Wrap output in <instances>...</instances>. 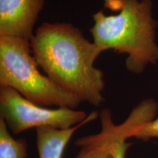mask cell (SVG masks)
I'll return each instance as SVG.
<instances>
[{
  "mask_svg": "<svg viewBox=\"0 0 158 158\" xmlns=\"http://www.w3.org/2000/svg\"><path fill=\"white\" fill-rule=\"evenodd\" d=\"M31 48L40 68L81 102L99 106L104 101V74L94 66L102 53L70 23H42L35 31Z\"/></svg>",
  "mask_w": 158,
  "mask_h": 158,
  "instance_id": "cell-1",
  "label": "cell"
},
{
  "mask_svg": "<svg viewBox=\"0 0 158 158\" xmlns=\"http://www.w3.org/2000/svg\"><path fill=\"white\" fill-rule=\"evenodd\" d=\"M104 5L118 13L106 15L100 10L92 15L90 32L98 48L102 52L111 49L127 54L125 67L133 73H141L148 64H157L158 45L155 42L152 0H104Z\"/></svg>",
  "mask_w": 158,
  "mask_h": 158,
  "instance_id": "cell-2",
  "label": "cell"
},
{
  "mask_svg": "<svg viewBox=\"0 0 158 158\" xmlns=\"http://www.w3.org/2000/svg\"><path fill=\"white\" fill-rule=\"evenodd\" d=\"M39 68L30 41L0 36V86L13 89L39 106L76 109L81 101L41 73Z\"/></svg>",
  "mask_w": 158,
  "mask_h": 158,
  "instance_id": "cell-3",
  "label": "cell"
},
{
  "mask_svg": "<svg viewBox=\"0 0 158 158\" xmlns=\"http://www.w3.org/2000/svg\"><path fill=\"white\" fill-rule=\"evenodd\" d=\"M88 116L83 110L70 108L51 109L39 106L13 89L0 86V118L15 135L42 127L68 129L84 122Z\"/></svg>",
  "mask_w": 158,
  "mask_h": 158,
  "instance_id": "cell-4",
  "label": "cell"
},
{
  "mask_svg": "<svg viewBox=\"0 0 158 158\" xmlns=\"http://www.w3.org/2000/svg\"><path fill=\"white\" fill-rule=\"evenodd\" d=\"M157 112L158 104L155 100H144L132 110L122 123L116 124L110 110H102L100 132L77 138L74 143L79 151L75 158H113L116 144L133 138L136 130L154 119Z\"/></svg>",
  "mask_w": 158,
  "mask_h": 158,
  "instance_id": "cell-5",
  "label": "cell"
},
{
  "mask_svg": "<svg viewBox=\"0 0 158 158\" xmlns=\"http://www.w3.org/2000/svg\"><path fill=\"white\" fill-rule=\"evenodd\" d=\"M45 0H0V36L31 41Z\"/></svg>",
  "mask_w": 158,
  "mask_h": 158,
  "instance_id": "cell-6",
  "label": "cell"
},
{
  "mask_svg": "<svg viewBox=\"0 0 158 158\" xmlns=\"http://www.w3.org/2000/svg\"><path fill=\"white\" fill-rule=\"evenodd\" d=\"M98 117V111L94 110L89 114L84 122L68 129H59L52 127L36 128L38 158H62L65 147L76 130Z\"/></svg>",
  "mask_w": 158,
  "mask_h": 158,
  "instance_id": "cell-7",
  "label": "cell"
},
{
  "mask_svg": "<svg viewBox=\"0 0 158 158\" xmlns=\"http://www.w3.org/2000/svg\"><path fill=\"white\" fill-rule=\"evenodd\" d=\"M28 146L24 139H15L5 122L0 118V158H27Z\"/></svg>",
  "mask_w": 158,
  "mask_h": 158,
  "instance_id": "cell-8",
  "label": "cell"
},
{
  "mask_svg": "<svg viewBox=\"0 0 158 158\" xmlns=\"http://www.w3.org/2000/svg\"><path fill=\"white\" fill-rule=\"evenodd\" d=\"M133 138L147 141L154 138L158 139V117L143 124L134 133Z\"/></svg>",
  "mask_w": 158,
  "mask_h": 158,
  "instance_id": "cell-9",
  "label": "cell"
},
{
  "mask_svg": "<svg viewBox=\"0 0 158 158\" xmlns=\"http://www.w3.org/2000/svg\"><path fill=\"white\" fill-rule=\"evenodd\" d=\"M132 145L126 141H122L116 144L113 151V158H125L128 148Z\"/></svg>",
  "mask_w": 158,
  "mask_h": 158,
  "instance_id": "cell-10",
  "label": "cell"
}]
</instances>
